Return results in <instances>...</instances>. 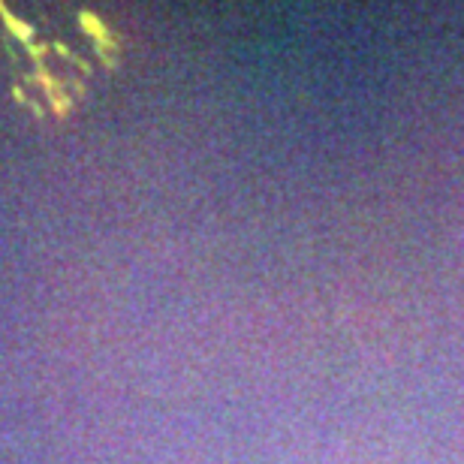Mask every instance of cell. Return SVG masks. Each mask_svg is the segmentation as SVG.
Wrapping results in <instances>:
<instances>
[{"mask_svg": "<svg viewBox=\"0 0 464 464\" xmlns=\"http://www.w3.org/2000/svg\"><path fill=\"white\" fill-rule=\"evenodd\" d=\"M82 24H85L88 31L94 33V36H97L99 42H106V45H115V42L109 39V33H106V28H102V21H99V18H94L91 12H82Z\"/></svg>", "mask_w": 464, "mask_h": 464, "instance_id": "obj_1", "label": "cell"}, {"mask_svg": "<svg viewBox=\"0 0 464 464\" xmlns=\"http://www.w3.org/2000/svg\"><path fill=\"white\" fill-rule=\"evenodd\" d=\"M0 15H3V21H6V24H9L15 33H18L21 39H28V36H31V28H28V24H21V21H15V18L6 12V6H0Z\"/></svg>", "mask_w": 464, "mask_h": 464, "instance_id": "obj_2", "label": "cell"}]
</instances>
